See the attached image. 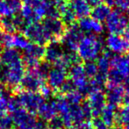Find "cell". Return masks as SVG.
Segmentation results:
<instances>
[{"label":"cell","instance_id":"cell-1","mask_svg":"<svg viewBox=\"0 0 129 129\" xmlns=\"http://www.w3.org/2000/svg\"><path fill=\"white\" fill-rule=\"evenodd\" d=\"M105 41L101 35L87 34L83 36L77 47V54L84 61H95L104 51Z\"/></svg>","mask_w":129,"mask_h":129},{"label":"cell","instance_id":"cell-2","mask_svg":"<svg viewBox=\"0 0 129 129\" xmlns=\"http://www.w3.org/2000/svg\"><path fill=\"white\" fill-rule=\"evenodd\" d=\"M23 34L30 42L41 46L48 45L50 41H52L44 26L40 22H34L26 25V28L23 31Z\"/></svg>","mask_w":129,"mask_h":129},{"label":"cell","instance_id":"cell-3","mask_svg":"<svg viewBox=\"0 0 129 129\" xmlns=\"http://www.w3.org/2000/svg\"><path fill=\"white\" fill-rule=\"evenodd\" d=\"M129 25V16L119 10H114L105 20V28L110 34H120Z\"/></svg>","mask_w":129,"mask_h":129},{"label":"cell","instance_id":"cell-4","mask_svg":"<svg viewBox=\"0 0 129 129\" xmlns=\"http://www.w3.org/2000/svg\"><path fill=\"white\" fill-rule=\"evenodd\" d=\"M45 47L30 42L22 54V61L26 68H34L44 59Z\"/></svg>","mask_w":129,"mask_h":129},{"label":"cell","instance_id":"cell-5","mask_svg":"<svg viewBox=\"0 0 129 129\" xmlns=\"http://www.w3.org/2000/svg\"><path fill=\"white\" fill-rule=\"evenodd\" d=\"M18 95L21 101L23 108L33 114L37 113L40 106L46 101V99L39 91L33 92L21 90L19 93H18Z\"/></svg>","mask_w":129,"mask_h":129},{"label":"cell","instance_id":"cell-6","mask_svg":"<svg viewBox=\"0 0 129 129\" xmlns=\"http://www.w3.org/2000/svg\"><path fill=\"white\" fill-rule=\"evenodd\" d=\"M83 33L82 32L78 26L76 24L72 25V26L67 27L66 32L60 42L63 47V48L66 49V51L76 52L80 41L83 37Z\"/></svg>","mask_w":129,"mask_h":129},{"label":"cell","instance_id":"cell-7","mask_svg":"<svg viewBox=\"0 0 129 129\" xmlns=\"http://www.w3.org/2000/svg\"><path fill=\"white\" fill-rule=\"evenodd\" d=\"M41 24L50 36L52 41H61L66 32L67 26L59 18H45Z\"/></svg>","mask_w":129,"mask_h":129},{"label":"cell","instance_id":"cell-8","mask_svg":"<svg viewBox=\"0 0 129 129\" xmlns=\"http://www.w3.org/2000/svg\"><path fill=\"white\" fill-rule=\"evenodd\" d=\"M11 117L17 127L20 129H34L38 117L28 112L24 108L11 112Z\"/></svg>","mask_w":129,"mask_h":129},{"label":"cell","instance_id":"cell-9","mask_svg":"<svg viewBox=\"0 0 129 129\" xmlns=\"http://www.w3.org/2000/svg\"><path fill=\"white\" fill-rule=\"evenodd\" d=\"M19 84L22 90L38 92L45 84V80L40 77L34 70H27Z\"/></svg>","mask_w":129,"mask_h":129},{"label":"cell","instance_id":"cell-10","mask_svg":"<svg viewBox=\"0 0 129 129\" xmlns=\"http://www.w3.org/2000/svg\"><path fill=\"white\" fill-rule=\"evenodd\" d=\"M105 45L112 54H123L129 51V42L119 34H110L105 38Z\"/></svg>","mask_w":129,"mask_h":129},{"label":"cell","instance_id":"cell-11","mask_svg":"<svg viewBox=\"0 0 129 129\" xmlns=\"http://www.w3.org/2000/svg\"><path fill=\"white\" fill-rule=\"evenodd\" d=\"M67 77H68V73L66 69L54 65V67H52L48 73L47 77V83L48 86L52 88L55 92L59 91L62 84L66 82Z\"/></svg>","mask_w":129,"mask_h":129},{"label":"cell","instance_id":"cell-12","mask_svg":"<svg viewBox=\"0 0 129 129\" xmlns=\"http://www.w3.org/2000/svg\"><path fill=\"white\" fill-rule=\"evenodd\" d=\"M87 103L91 111L92 118L100 117L103 109L106 105V98L103 90H94L88 95Z\"/></svg>","mask_w":129,"mask_h":129},{"label":"cell","instance_id":"cell-13","mask_svg":"<svg viewBox=\"0 0 129 129\" xmlns=\"http://www.w3.org/2000/svg\"><path fill=\"white\" fill-rule=\"evenodd\" d=\"M105 94L106 102L109 105L118 107L122 104L126 93L122 84H106Z\"/></svg>","mask_w":129,"mask_h":129},{"label":"cell","instance_id":"cell-14","mask_svg":"<svg viewBox=\"0 0 129 129\" xmlns=\"http://www.w3.org/2000/svg\"><path fill=\"white\" fill-rule=\"evenodd\" d=\"M64 52L60 41H50L45 48L44 59L51 65H57L62 58Z\"/></svg>","mask_w":129,"mask_h":129},{"label":"cell","instance_id":"cell-15","mask_svg":"<svg viewBox=\"0 0 129 129\" xmlns=\"http://www.w3.org/2000/svg\"><path fill=\"white\" fill-rule=\"evenodd\" d=\"M0 60L6 68L22 64V54L16 48H5L0 51Z\"/></svg>","mask_w":129,"mask_h":129},{"label":"cell","instance_id":"cell-16","mask_svg":"<svg viewBox=\"0 0 129 129\" xmlns=\"http://www.w3.org/2000/svg\"><path fill=\"white\" fill-rule=\"evenodd\" d=\"M78 27L83 33H87L88 34L101 35L104 32V26L102 23L94 19L93 18L85 17L80 19L78 22Z\"/></svg>","mask_w":129,"mask_h":129},{"label":"cell","instance_id":"cell-17","mask_svg":"<svg viewBox=\"0 0 129 129\" xmlns=\"http://www.w3.org/2000/svg\"><path fill=\"white\" fill-rule=\"evenodd\" d=\"M38 118L41 119H44L46 121H50L53 118L57 116V109L54 99H48V101H45L42 105L40 106L39 110L37 112Z\"/></svg>","mask_w":129,"mask_h":129},{"label":"cell","instance_id":"cell-18","mask_svg":"<svg viewBox=\"0 0 129 129\" xmlns=\"http://www.w3.org/2000/svg\"><path fill=\"white\" fill-rule=\"evenodd\" d=\"M111 68H113L126 78L129 76V58L122 54L114 55L112 59Z\"/></svg>","mask_w":129,"mask_h":129},{"label":"cell","instance_id":"cell-19","mask_svg":"<svg viewBox=\"0 0 129 129\" xmlns=\"http://www.w3.org/2000/svg\"><path fill=\"white\" fill-rule=\"evenodd\" d=\"M113 56L114 55H112V53L109 50H104L102 52V54L97 59L99 74L107 77V74H108L111 66H112V59Z\"/></svg>","mask_w":129,"mask_h":129},{"label":"cell","instance_id":"cell-20","mask_svg":"<svg viewBox=\"0 0 129 129\" xmlns=\"http://www.w3.org/2000/svg\"><path fill=\"white\" fill-rule=\"evenodd\" d=\"M100 118L108 127L114 126L117 118V107L107 104L101 112Z\"/></svg>","mask_w":129,"mask_h":129},{"label":"cell","instance_id":"cell-21","mask_svg":"<svg viewBox=\"0 0 129 129\" xmlns=\"http://www.w3.org/2000/svg\"><path fill=\"white\" fill-rule=\"evenodd\" d=\"M111 12L112 11H111L110 6H108L105 4H99V5L94 6L93 9L90 11V15L94 19L99 21V22H103V21L106 20Z\"/></svg>","mask_w":129,"mask_h":129},{"label":"cell","instance_id":"cell-22","mask_svg":"<svg viewBox=\"0 0 129 129\" xmlns=\"http://www.w3.org/2000/svg\"><path fill=\"white\" fill-rule=\"evenodd\" d=\"M70 4L77 17L79 19L88 17L89 14H90L91 9L85 0H73V2Z\"/></svg>","mask_w":129,"mask_h":129},{"label":"cell","instance_id":"cell-23","mask_svg":"<svg viewBox=\"0 0 129 129\" xmlns=\"http://www.w3.org/2000/svg\"><path fill=\"white\" fill-rule=\"evenodd\" d=\"M19 13H20L21 16L25 19L27 25L31 24V23L39 22V21L41 20V19L38 18V16L35 14L34 9H33V6L31 5H22Z\"/></svg>","mask_w":129,"mask_h":129},{"label":"cell","instance_id":"cell-24","mask_svg":"<svg viewBox=\"0 0 129 129\" xmlns=\"http://www.w3.org/2000/svg\"><path fill=\"white\" fill-rule=\"evenodd\" d=\"M28 39L24 35L23 33H19L12 34V47L18 50H25L29 45Z\"/></svg>","mask_w":129,"mask_h":129},{"label":"cell","instance_id":"cell-25","mask_svg":"<svg viewBox=\"0 0 129 129\" xmlns=\"http://www.w3.org/2000/svg\"><path fill=\"white\" fill-rule=\"evenodd\" d=\"M116 123L119 126H128L129 125V105H126L121 106L117 111V118H116Z\"/></svg>","mask_w":129,"mask_h":129},{"label":"cell","instance_id":"cell-26","mask_svg":"<svg viewBox=\"0 0 129 129\" xmlns=\"http://www.w3.org/2000/svg\"><path fill=\"white\" fill-rule=\"evenodd\" d=\"M83 70H84L86 77L90 79H93L99 74V68H98L97 62H95L94 61H85V63L83 64Z\"/></svg>","mask_w":129,"mask_h":129},{"label":"cell","instance_id":"cell-27","mask_svg":"<svg viewBox=\"0 0 129 129\" xmlns=\"http://www.w3.org/2000/svg\"><path fill=\"white\" fill-rule=\"evenodd\" d=\"M0 20H1L2 23V30L4 32L8 33V34H13L17 32L15 26L13 24V20H12V15L0 18Z\"/></svg>","mask_w":129,"mask_h":129},{"label":"cell","instance_id":"cell-28","mask_svg":"<svg viewBox=\"0 0 129 129\" xmlns=\"http://www.w3.org/2000/svg\"><path fill=\"white\" fill-rule=\"evenodd\" d=\"M51 68H52V65L50 64V63H48V61H41V62L39 63V65H38L35 69H34V70H35L36 73L42 78L43 80L46 81Z\"/></svg>","mask_w":129,"mask_h":129},{"label":"cell","instance_id":"cell-29","mask_svg":"<svg viewBox=\"0 0 129 129\" xmlns=\"http://www.w3.org/2000/svg\"><path fill=\"white\" fill-rule=\"evenodd\" d=\"M63 96H64L65 99L68 101V103L70 105H81L83 102V97H84L77 90L70 92L68 94H65Z\"/></svg>","mask_w":129,"mask_h":129},{"label":"cell","instance_id":"cell-30","mask_svg":"<svg viewBox=\"0 0 129 129\" xmlns=\"http://www.w3.org/2000/svg\"><path fill=\"white\" fill-rule=\"evenodd\" d=\"M12 48V34L0 31V48Z\"/></svg>","mask_w":129,"mask_h":129},{"label":"cell","instance_id":"cell-31","mask_svg":"<svg viewBox=\"0 0 129 129\" xmlns=\"http://www.w3.org/2000/svg\"><path fill=\"white\" fill-rule=\"evenodd\" d=\"M16 127L11 115L4 114L0 117V129H14Z\"/></svg>","mask_w":129,"mask_h":129},{"label":"cell","instance_id":"cell-32","mask_svg":"<svg viewBox=\"0 0 129 129\" xmlns=\"http://www.w3.org/2000/svg\"><path fill=\"white\" fill-rule=\"evenodd\" d=\"M12 14L18 13L20 12V9L22 7V2L20 0H4Z\"/></svg>","mask_w":129,"mask_h":129},{"label":"cell","instance_id":"cell-33","mask_svg":"<svg viewBox=\"0 0 129 129\" xmlns=\"http://www.w3.org/2000/svg\"><path fill=\"white\" fill-rule=\"evenodd\" d=\"M74 90H77V88H76L74 83L70 79H67L66 82L63 83L62 86H61V89L59 90V91L61 92V94L65 95V94H68L71 91H74Z\"/></svg>","mask_w":129,"mask_h":129},{"label":"cell","instance_id":"cell-34","mask_svg":"<svg viewBox=\"0 0 129 129\" xmlns=\"http://www.w3.org/2000/svg\"><path fill=\"white\" fill-rule=\"evenodd\" d=\"M114 5L120 12L129 14V0H115Z\"/></svg>","mask_w":129,"mask_h":129},{"label":"cell","instance_id":"cell-35","mask_svg":"<svg viewBox=\"0 0 129 129\" xmlns=\"http://www.w3.org/2000/svg\"><path fill=\"white\" fill-rule=\"evenodd\" d=\"M48 127L50 128H55V129H64V125L61 120V119L59 116H55L50 121H48Z\"/></svg>","mask_w":129,"mask_h":129},{"label":"cell","instance_id":"cell-36","mask_svg":"<svg viewBox=\"0 0 129 129\" xmlns=\"http://www.w3.org/2000/svg\"><path fill=\"white\" fill-rule=\"evenodd\" d=\"M94 129H108V126L105 124V122L101 119L100 117L94 118L91 123Z\"/></svg>","mask_w":129,"mask_h":129},{"label":"cell","instance_id":"cell-37","mask_svg":"<svg viewBox=\"0 0 129 129\" xmlns=\"http://www.w3.org/2000/svg\"><path fill=\"white\" fill-rule=\"evenodd\" d=\"M6 111H8V109H7V102L5 100H4V99H0V117L6 113Z\"/></svg>","mask_w":129,"mask_h":129},{"label":"cell","instance_id":"cell-38","mask_svg":"<svg viewBox=\"0 0 129 129\" xmlns=\"http://www.w3.org/2000/svg\"><path fill=\"white\" fill-rule=\"evenodd\" d=\"M90 127H91V124H89L88 122V123H83V124H80V125H74L70 129H90Z\"/></svg>","mask_w":129,"mask_h":129},{"label":"cell","instance_id":"cell-39","mask_svg":"<svg viewBox=\"0 0 129 129\" xmlns=\"http://www.w3.org/2000/svg\"><path fill=\"white\" fill-rule=\"evenodd\" d=\"M85 1L89 4V5H90V6H93L94 7V6H96V5L101 4V1H102V0H85Z\"/></svg>","mask_w":129,"mask_h":129},{"label":"cell","instance_id":"cell-40","mask_svg":"<svg viewBox=\"0 0 129 129\" xmlns=\"http://www.w3.org/2000/svg\"><path fill=\"white\" fill-rule=\"evenodd\" d=\"M124 88L125 90H126V92H129V76L124 81Z\"/></svg>","mask_w":129,"mask_h":129},{"label":"cell","instance_id":"cell-41","mask_svg":"<svg viewBox=\"0 0 129 129\" xmlns=\"http://www.w3.org/2000/svg\"><path fill=\"white\" fill-rule=\"evenodd\" d=\"M123 34H124V38L129 42V25L126 26V28L125 29V31H124Z\"/></svg>","mask_w":129,"mask_h":129},{"label":"cell","instance_id":"cell-42","mask_svg":"<svg viewBox=\"0 0 129 129\" xmlns=\"http://www.w3.org/2000/svg\"><path fill=\"white\" fill-rule=\"evenodd\" d=\"M123 102L125 103V105H129V92H126L125 94V97H124V100Z\"/></svg>","mask_w":129,"mask_h":129},{"label":"cell","instance_id":"cell-43","mask_svg":"<svg viewBox=\"0 0 129 129\" xmlns=\"http://www.w3.org/2000/svg\"><path fill=\"white\" fill-rule=\"evenodd\" d=\"M104 2H105V5H107L108 6H112V5H114V2H115V0H103Z\"/></svg>","mask_w":129,"mask_h":129},{"label":"cell","instance_id":"cell-44","mask_svg":"<svg viewBox=\"0 0 129 129\" xmlns=\"http://www.w3.org/2000/svg\"><path fill=\"white\" fill-rule=\"evenodd\" d=\"M108 129H124V128H122V126H119V125H114V126H110V127H108Z\"/></svg>","mask_w":129,"mask_h":129},{"label":"cell","instance_id":"cell-45","mask_svg":"<svg viewBox=\"0 0 129 129\" xmlns=\"http://www.w3.org/2000/svg\"><path fill=\"white\" fill-rule=\"evenodd\" d=\"M20 1L22 2L24 5H31L33 0H20Z\"/></svg>","mask_w":129,"mask_h":129},{"label":"cell","instance_id":"cell-46","mask_svg":"<svg viewBox=\"0 0 129 129\" xmlns=\"http://www.w3.org/2000/svg\"><path fill=\"white\" fill-rule=\"evenodd\" d=\"M0 31H2V23H1V20H0Z\"/></svg>","mask_w":129,"mask_h":129},{"label":"cell","instance_id":"cell-47","mask_svg":"<svg viewBox=\"0 0 129 129\" xmlns=\"http://www.w3.org/2000/svg\"><path fill=\"white\" fill-rule=\"evenodd\" d=\"M124 129H129V125L128 126H126V127H125Z\"/></svg>","mask_w":129,"mask_h":129},{"label":"cell","instance_id":"cell-48","mask_svg":"<svg viewBox=\"0 0 129 129\" xmlns=\"http://www.w3.org/2000/svg\"><path fill=\"white\" fill-rule=\"evenodd\" d=\"M14 129H20V128H19V127H17V126H16V127L14 128Z\"/></svg>","mask_w":129,"mask_h":129},{"label":"cell","instance_id":"cell-49","mask_svg":"<svg viewBox=\"0 0 129 129\" xmlns=\"http://www.w3.org/2000/svg\"><path fill=\"white\" fill-rule=\"evenodd\" d=\"M48 129H55V128H50V127H48Z\"/></svg>","mask_w":129,"mask_h":129},{"label":"cell","instance_id":"cell-50","mask_svg":"<svg viewBox=\"0 0 129 129\" xmlns=\"http://www.w3.org/2000/svg\"><path fill=\"white\" fill-rule=\"evenodd\" d=\"M128 58H129V51H128Z\"/></svg>","mask_w":129,"mask_h":129},{"label":"cell","instance_id":"cell-51","mask_svg":"<svg viewBox=\"0 0 129 129\" xmlns=\"http://www.w3.org/2000/svg\"><path fill=\"white\" fill-rule=\"evenodd\" d=\"M0 51H1V49H0Z\"/></svg>","mask_w":129,"mask_h":129}]
</instances>
